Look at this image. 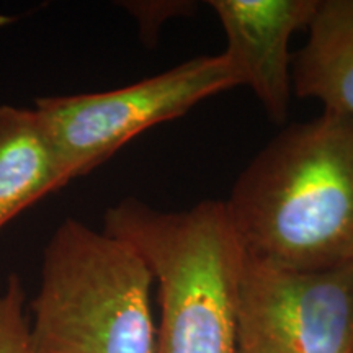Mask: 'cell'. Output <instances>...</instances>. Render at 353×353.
<instances>
[{"mask_svg": "<svg viewBox=\"0 0 353 353\" xmlns=\"http://www.w3.org/2000/svg\"><path fill=\"white\" fill-rule=\"evenodd\" d=\"M226 208L247 257L296 272L353 262V120L283 128L241 172Z\"/></svg>", "mask_w": 353, "mask_h": 353, "instance_id": "6da1fadb", "label": "cell"}, {"mask_svg": "<svg viewBox=\"0 0 353 353\" xmlns=\"http://www.w3.org/2000/svg\"><path fill=\"white\" fill-rule=\"evenodd\" d=\"M103 231L134 247L159 286L156 353H236L244 249L226 203L161 211L138 198L108 208Z\"/></svg>", "mask_w": 353, "mask_h": 353, "instance_id": "7a4b0ae2", "label": "cell"}, {"mask_svg": "<svg viewBox=\"0 0 353 353\" xmlns=\"http://www.w3.org/2000/svg\"><path fill=\"white\" fill-rule=\"evenodd\" d=\"M154 275L134 247L68 218L43 255L33 353H156Z\"/></svg>", "mask_w": 353, "mask_h": 353, "instance_id": "3957f363", "label": "cell"}, {"mask_svg": "<svg viewBox=\"0 0 353 353\" xmlns=\"http://www.w3.org/2000/svg\"><path fill=\"white\" fill-rule=\"evenodd\" d=\"M241 85L223 52L193 57L114 90L44 97L34 101L33 110L69 183L107 162L149 128L183 117L200 101Z\"/></svg>", "mask_w": 353, "mask_h": 353, "instance_id": "277c9868", "label": "cell"}, {"mask_svg": "<svg viewBox=\"0 0 353 353\" xmlns=\"http://www.w3.org/2000/svg\"><path fill=\"white\" fill-rule=\"evenodd\" d=\"M236 353H353V262L296 272L244 254Z\"/></svg>", "mask_w": 353, "mask_h": 353, "instance_id": "5b68a950", "label": "cell"}, {"mask_svg": "<svg viewBox=\"0 0 353 353\" xmlns=\"http://www.w3.org/2000/svg\"><path fill=\"white\" fill-rule=\"evenodd\" d=\"M321 0H210L226 34L224 56L242 85L257 97L268 118H288L291 79L290 39L309 26Z\"/></svg>", "mask_w": 353, "mask_h": 353, "instance_id": "8992f818", "label": "cell"}, {"mask_svg": "<svg viewBox=\"0 0 353 353\" xmlns=\"http://www.w3.org/2000/svg\"><path fill=\"white\" fill-rule=\"evenodd\" d=\"M307 30L291 57L294 94L353 120V0H321Z\"/></svg>", "mask_w": 353, "mask_h": 353, "instance_id": "52a82bcc", "label": "cell"}, {"mask_svg": "<svg viewBox=\"0 0 353 353\" xmlns=\"http://www.w3.org/2000/svg\"><path fill=\"white\" fill-rule=\"evenodd\" d=\"M59 162L33 108L0 107V229L65 187Z\"/></svg>", "mask_w": 353, "mask_h": 353, "instance_id": "ba28073f", "label": "cell"}, {"mask_svg": "<svg viewBox=\"0 0 353 353\" xmlns=\"http://www.w3.org/2000/svg\"><path fill=\"white\" fill-rule=\"evenodd\" d=\"M0 353H33L25 291L17 275L8 276L6 286L0 285Z\"/></svg>", "mask_w": 353, "mask_h": 353, "instance_id": "9c48e42d", "label": "cell"}, {"mask_svg": "<svg viewBox=\"0 0 353 353\" xmlns=\"http://www.w3.org/2000/svg\"><path fill=\"white\" fill-rule=\"evenodd\" d=\"M121 6L134 17L139 25L144 43L152 46L165 21L176 17L190 15L196 8L188 0H156V2H121Z\"/></svg>", "mask_w": 353, "mask_h": 353, "instance_id": "30bf717a", "label": "cell"}]
</instances>
